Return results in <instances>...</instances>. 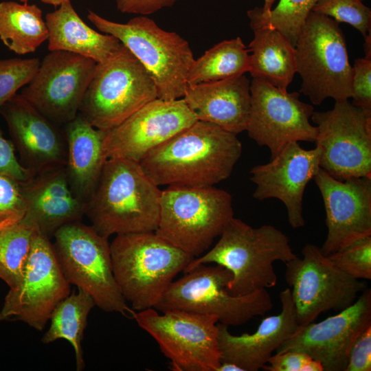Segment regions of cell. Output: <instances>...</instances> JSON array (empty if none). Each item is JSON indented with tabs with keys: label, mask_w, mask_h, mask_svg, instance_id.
<instances>
[{
	"label": "cell",
	"mask_w": 371,
	"mask_h": 371,
	"mask_svg": "<svg viewBox=\"0 0 371 371\" xmlns=\"http://www.w3.org/2000/svg\"><path fill=\"white\" fill-rule=\"evenodd\" d=\"M242 150L236 135L197 120L152 150L139 163L157 186H214L231 175Z\"/></svg>",
	"instance_id": "1"
},
{
	"label": "cell",
	"mask_w": 371,
	"mask_h": 371,
	"mask_svg": "<svg viewBox=\"0 0 371 371\" xmlns=\"http://www.w3.org/2000/svg\"><path fill=\"white\" fill-rule=\"evenodd\" d=\"M161 190L139 162L111 158L86 203L85 215L101 236L155 232Z\"/></svg>",
	"instance_id": "2"
},
{
	"label": "cell",
	"mask_w": 371,
	"mask_h": 371,
	"mask_svg": "<svg viewBox=\"0 0 371 371\" xmlns=\"http://www.w3.org/2000/svg\"><path fill=\"white\" fill-rule=\"evenodd\" d=\"M296 257L288 237L280 229L271 225L253 227L233 217L216 245L193 258L183 271L201 265H221L232 275L227 291L238 296L275 286L278 278L273 263H286Z\"/></svg>",
	"instance_id": "3"
},
{
	"label": "cell",
	"mask_w": 371,
	"mask_h": 371,
	"mask_svg": "<svg viewBox=\"0 0 371 371\" xmlns=\"http://www.w3.org/2000/svg\"><path fill=\"white\" fill-rule=\"evenodd\" d=\"M110 248L116 282L137 311L154 308L194 258L155 232L116 235Z\"/></svg>",
	"instance_id": "4"
},
{
	"label": "cell",
	"mask_w": 371,
	"mask_h": 371,
	"mask_svg": "<svg viewBox=\"0 0 371 371\" xmlns=\"http://www.w3.org/2000/svg\"><path fill=\"white\" fill-rule=\"evenodd\" d=\"M87 18L100 31L117 38L142 63L155 82L157 98L172 101L183 97L195 60L186 40L144 15L120 23L89 10Z\"/></svg>",
	"instance_id": "5"
},
{
	"label": "cell",
	"mask_w": 371,
	"mask_h": 371,
	"mask_svg": "<svg viewBox=\"0 0 371 371\" xmlns=\"http://www.w3.org/2000/svg\"><path fill=\"white\" fill-rule=\"evenodd\" d=\"M233 217L228 192L214 186L170 185L161 190L155 232L196 258L211 247Z\"/></svg>",
	"instance_id": "6"
},
{
	"label": "cell",
	"mask_w": 371,
	"mask_h": 371,
	"mask_svg": "<svg viewBox=\"0 0 371 371\" xmlns=\"http://www.w3.org/2000/svg\"><path fill=\"white\" fill-rule=\"evenodd\" d=\"M156 98L150 74L122 44L96 64L78 113L95 128L108 131Z\"/></svg>",
	"instance_id": "7"
},
{
	"label": "cell",
	"mask_w": 371,
	"mask_h": 371,
	"mask_svg": "<svg viewBox=\"0 0 371 371\" xmlns=\"http://www.w3.org/2000/svg\"><path fill=\"white\" fill-rule=\"evenodd\" d=\"M295 49L296 71L302 78L300 91L313 104L319 105L328 98H351L352 67L338 22L311 12Z\"/></svg>",
	"instance_id": "8"
},
{
	"label": "cell",
	"mask_w": 371,
	"mask_h": 371,
	"mask_svg": "<svg viewBox=\"0 0 371 371\" xmlns=\"http://www.w3.org/2000/svg\"><path fill=\"white\" fill-rule=\"evenodd\" d=\"M53 238L57 260L69 283L89 293L104 311L132 318L134 311L114 277L108 238L80 221L62 226Z\"/></svg>",
	"instance_id": "9"
},
{
	"label": "cell",
	"mask_w": 371,
	"mask_h": 371,
	"mask_svg": "<svg viewBox=\"0 0 371 371\" xmlns=\"http://www.w3.org/2000/svg\"><path fill=\"white\" fill-rule=\"evenodd\" d=\"M232 278L225 267L201 265L173 281L154 307L161 312L179 309L216 315L218 323L240 326L271 310L272 300L267 289L234 296L227 290Z\"/></svg>",
	"instance_id": "10"
},
{
	"label": "cell",
	"mask_w": 371,
	"mask_h": 371,
	"mask_svg": "<svg viewBox=\"0 0 371 371\" xmlns=\"http://www.w3.org/2000/svg\"><path fill=\"white\" fill-rule=\"evenodd\" d=\"M159 313L155 308L132 318L157 343L174 371H216L221 362L216 315L179 309Z\"/></svg>",
	"instance_id": "11"
},
{
	"label": "cell",
	"mask_w": 371,
	"mask_h": 371,
	"mask_svg": "<svg viewBox=\"0 0 371 371\" xmlns=\"http://www.w3.org/2000/svg\"><path fill=\"white\" fill-rule=\"evenodd\" d=\"M285 265L300 325L314 322L323 312L350 306L366 289L365 282L343 272L313 244L306 245L302 257Z\"/></svg>",
	"instance_id": "12"
},
{
	"label": "cell",
	"mask_w": 371,
	"mask_h": 371,
	"mask_svg": "<svg viewBox=\"0 0 371 371\" xmlns=\"http://www.w3.org/2000/svg\"><path fill=\"white\" fill-rule=\"evenodd\" d=\"M311 119L317 128L320 168L339 180L371 177V113L347 100L335 101L327 111H314Z\"/></svg>",
	"instance_id": "13"
},
{
	"label": "cell",
	"mask_w": 371,
	"mask_h": 371,
	"mask_svg": "<svg viewBox=\"0 0 371 371\" xmlns=\"http://www.w3.org/2000/svg\"><path fill=\"white\" fill-rule=\"evenodd\" d=\"M70 294L50 239L34 232L30 253L18 286L10 288L0 320L22 321L41 331L56 306Z\"/></svg>",
	"instance_id": "14"
},
{
	"label": "cell",
	"mask_w": 371,
	"mask_h": 371,
	"mask_svg": "<svg viewBox=\"0 0 371 371\" xmlns=\"http://www.w3.org/2000/svg\"><path fill=\"white\" fill-rule=\"evenodd\" d=\"M97 63L65 51H50L21 95L54 124L65 125L79 113Z\"/></svg>",
	"instance_id": "15"
},
{
	"label": "cell",
	"mask_w": 371,
	"mask_h": 371,
	"mask_svg": "<svg viewBox=\"0 0 371 371\" xmlns=\"http://www.w3.org/2000/svg\"><path fill=\"white\" fill-rule=\"evenodd\" d=\"M246 130L250 138L266 146L271 159L291 142H314L317 128L310 122L314 109L302 102L299 92L289 93L253 80Z\"/></svg>",
	"instance_id": "16"
},
{
	"label": "cell",
	"mask_w": 371,
	"mask_h": 371,
	"mask_svg": "<svg viewBox=\"0 0 371 371\" xmlns=\"http://www.w3.org/2000/svg\"><path fill=\"white\" fill-rule=\"evenodd\" d=\"M371 326V289L355 302L318 322L300 325L276 353L300 352L319 361L324 371H345L350 349L359 335Z\"/></svg>",
	"instance_id": "17"
},
{
	"label": "cell",
	"mask_w": 371,
	"mask_h": 371,
	"mask_svg": "<svg viewBox=\"0 0 371 371\" xmlns=\"http://www.w3.org/2000/svg\"><path fill=\"white\" fill-rule=\"evenodd\" d=\"M197 121L183 98L147 103L117 126L105 131L107 159L139 162L149 152Z\"/></svg>",
	"instance_id": "18"
},
{
	"label": "cell",
	"mask_w": 371,
	"mask_h": 371,
	"mask_svg": "<svg viewBox=\"0 0 371 371\" xmlns=\"http://www.w3.org/2000/svg\"><path fill=\"white\" fill-rule=\"evenodd\" d=\"M313 180L326 212L328 233L320 247L325 256L371 236V177L339 180L319 168Z\"/></svg>",
	"instance_id": "19"
},
{
	"label": "cell",
	"mask_w": 371,
	"mask_h": 371,
	"mask_svg": "<svg viewBox=\"0 0 371 371\" xmlns=\"http://www.w3.org/2000/svg\"><path fill=\"white\" fill-rule=\"evenodd\" d=\"M320 155L317 146L306 150L298 142L288 144L269 162L250 170V180L256 185L253 197L259 201L279 199L286 209L291 227H304V194L320 168Z\"/></svg>",
	"instance_id": "20"
},
{
	"label": "cell",
	"mask_w": 371,
	"mask_h": 371,
	"mask_svg": "<svg viewBox=\"0 0 371 371\" xmlns=\"http://www.w3.org/2000/svg\"><path fill=\"white\" fill-rule=\"evenodd\" d=\"M0 114L24 167L34 174L65 166L67 147L64 131L20 93L0 107Z\"/></svg>",
	"instance_id": "21"
},
{
	"label": "cell",
	"mask_w": 371,
	"mask_h": 371,
	"mask_svg": "<svg viewBox=\"0 0 371 371\" xmlns=\"http://www.w3.org/2000/svg\"><path fill=\"white\" fill-rule=\"evenodd\" d=\"M21 186L25 203L21 221L49 239L85 215L86 203L73 192L65 166L34 173Z\"/></svg>",
	"instance_id": "22"
},
{
	"label": "cell",
	"mask_w": 371,
	"mask_h": 371,
	"mask_svg": "<svg viewBox=\"0 0 371 371\" xmlns=\"http://www.w3.org/2000/svg\"><path fill=\"white\" fill-rule=\"evenodd\" d=\"M281 311L264 318L251 333L234 335L228 326L218 323L221 361L232 362L243 371H258L267 364L273 352L297 329L296 310L291 289L280 292Z\"/></svg>",
	"instance_id": "23"
},
{
	"label": "cell",
	"mask_w": 371,
	"mask_h": 371,
	"mask_svg": "<svg viewBox=\"0 0 371 371\" xmlns=\"http://www.w3.org/2000/svg\"><path fill=\"white\" fill-rule=\"evenodd\" d=\"M182 98L197 120L236 135L246 130L251 94L250 82L245 74L188 85Z\"/></svg>",
	"instance_id": "24"
},
{
	"label": "cell",
	"mask_w": 371,
	"mask_h": 371,
	"mask_svg": "<svg viewBox=\"0 0 371 371\" xmlns=\"http://www.w3.org/2000/svg\"><path fill=\"white\" fill-rule=\"evenodd\" d=\"M64 126L67 180L74 194L87 203L107 160L103 146L105 131L95 128L79 113Z\"/></svg>",
	"instance_id": "25"
},
{
	"label": "cell",
	"mask_w": 371,
	"mask_h": 371,
	"mask_svg": "<svg viewBox=\"0 0 371 371\" xmlns=\"http://www.w3.org/2000/svg\"><path fill=\"white\" fill-rule=\"evenodd\" d=\"M48 28V49L65 51L93 60L109 58L122 46L115 37L101 34L88 26L78 16L71 1L45 15Z\"/></svg>",
	"instance_id": "26"
},
{
	"label": "cell",
	"mask_w": 371,
	"mask_h": 371,
	"mask_svg": "<svg viewBox=\"0 0 371 371\" xmlns=\"http://www.w3.org/2000/svg\"><path fill=\"white\" fill-rule=\"evenodd\" d=\"M254 37L248 46L250 73L253 80L286 91L296 71L295 49L278 30L250 25Z\"/></svg>",
	"instance_id": "27"
},
{
	"label": "cell",
	"mask_w": 371,
	"mask_h": 371,
	"mask_svg": "<svg viewBox=\"0 0 371 371\" xmlns=\"http://www.w3.org/2000/svg\"><path fill=\"white\" fill-rule=\"evenodd\" d=\"M48 38L43 12L35 4L0 3V39L19 55L35 52Z\"/></svg>",
	"instance_id": "28"
},
{
	"label": "cell",
	"mask_w": 371,
	"mask_h": 371,
	"mask_svg": "<svg viewBox=\"0 0 371 371\" xmlns=\"http://www.w3.org/2000/svg\"><path fill=\"white\" fill-rule=\"evenodd\" d=\"M95 305L92 297L81 289L69 294L54 309L49 328L42 338L45 344L60 339L69 341L74 349L78 371L85 368L82 341L88 315Z\"/></svg>",
	"instance_id": "29"
},
{
	"label": "cell",
	"mask_w": 371,
	"mask_h": 371,
	"mask_svg": "<svg viewBox=\"0 0 371 371\" xmlns=\"http://www.w3.org/2000/svg\"><path fill=\"white\" fill-rule=\"evenodd\" d=\"M249 52L240 37L215 45L194 60L188 74V85L221 80L249 72Z\"/></svg>",
	"instance_id": "30"
},
{
	"label": "cell",
	"mask_w": 371,
	"mask_h": 371,
	"mask_svg": "<svg viewBox=\"0 0 371 371\" xmlns=\"http://www.w3.org/2000/svg\"><path fill=\"white\" fill-rule=\"evenodd\" d=\"M34 230L22 221L0 229V278L10 288L22 280Z\"/></svg>",
	"instance_id": "31"
},
{
	"label": "cell",
	"mask_w": 371,
	"mask_h": 371,
	"mask_svg": "<svg viewBox=\"0 0 371 371\" xmlns=\"http://www.w3.org/2000/svg\"><path fill=\"white\" fill-rule=\"evenodd\" d=\"M319 0H280L275 8L262 12L260 8L247 11L250 25L276 29L295 47L309 13Z\"/></svg>",
	"instance_id": "32"
},
{
	"label": "cell",
	"mask_w": 371,
	"mask_h": 371,
	"mask_svg": "<svg viewBox=\"0 0 371 371\" xmlns=\"http://www.w3.org/2000/svg\"><path fill=\"white\" fill-rule=\"evenodd\" d=\"M311 12L333 17L338 23L350 24L364 38L371 35V10L361 0H319Z\"/></svg>",
	"instance_id": "33"
},
{
	"label": "cell",
	"mask_w": 371,
	"mask_h": 371,
	"mask_svg": "<svg viewBox=\"0 0 371 371\" xmlns=\"http://www.w3.org/2000/svg\"><path fill=\"white\" fill-rule=\"evenodd\" d=\"M327 256L349 276L371 280V236L360 238Z\"/></svg>",
	"instance_id": "34"
},
{
	"label": "cell",
	"mask_w": 371,
	"mask_h": 371,
	"mask_svg": "<svg viewBox=\"0 0 371 371\" xmlns=\"http://www.w3.org/2000/svg\"><path fill=\"white\" fill-rule=\"evenodd\" d=\"M40 63L37 58H0V107L32 80Z\"/></svg>",
	"instance_id": "35"
},
{
	"label": "cell",
	"mask_w": 371,
	"mask_h": 371,
	"mask_svg": "<svg viewBox=\"0 0 371 371\" xmlns=\"http://www.w3.org/2000/svg\"><path fill=\"white\" fill-rule=\"evenodd\" d=\"M25 212L21 181L0 174V225L5 227L19 222Z\"/></svg>",
	"instance_id": "36"
},
{
	"label": "cell",
	"mask_w": 371,
	"mask_h": 371,
	"mask_svg": "<svg viewBox=\"0 0 371 371\" xmlns=\"http://www.w3.org/2000/svg\"><path fill=\"white\" fill-rule=\"evenodd\" d=\"M352 104L371 113V58L355 60L352 67Z\"/></svg>",
	"instance_id": "37"
},
{
	"label": "cell",
	"mask_w": 371,
	"mask_h": 371,
	"mask_svg": "<svg viewBox=\"0 0 371 371\" xmlns=\"http://www.w3.org/2000/svg\"><path fill=\"white\" fill-rule=\"evenodd\" d=\"M0 174L8 175L19 181L28 179L34 173L24 167L15 155V148L0 129Z\"/></svg>",
	"instance_id": "38"
},
{
	"label": "cell",
	"mask_w": 371,
	"mask_h": 371,
	"mask_svg": "<svg viewBox=\"0 0 371 371\" xmlns=\"http://www.w3.org/2000/svg\"><path fill=\"white\" fill-rule=\"evenodd\" d=\"M371 370V326L355 341L348 356L345 371Z\"/></svg>",
	"instance_id": "39"
},
{
	"label": "cell",
	"mask_w": 371,
	"mask_h": 371,
	"mask_svg": "<svg viewBox=\"0 0 371 371\" xmlns=\"http://www.w3.org/2000/svg\"><path fill=\"white\" fill-rule=\"evenodd\" d=\"M310 359L308 355L300 352L276 353L262 368L267 371H302V367Z\"/></svg>",
	"instance_id": "40"
},
{
	"label": "cell",
	"mask_w": 371,
	"mask_h": 371,
	"mask_svg": "<svg viewBox=\"0 0 371 371\" xmlns=\"http://www.w3.org/2000/svg\"><path fill=\"white\" fill-rule=\"evenodd\" d=\"M119 11L126 14L147 16L168 7L179 0H115Z\"/></svg>",
	"instance_id": "41"
},
{
	"label": "cell",
	"mask_w": 371,
	"mask_h": 371,
	"mask_svg": "<svg viewBox=\"0 0 371 371\" xmlns=\"http://www.w3.org/2000/svg\"><path fill=\"white\" fill-rule=\"evenodd\" d=\"M302 371H324L322 364L313 359H310L302 368Z\"/></svg>",
	"instance_id": "42"
},
{
	"label": "cell",
	"mask_w": 371,
	"mask_h": 371,
	"mask_svg": "<svg viewBox=\"0 0 371 371\" xmlns=\"http://www.w3.org/2000/svg\"><path fill=\"white\" fill-rule=\"evenodd\" d=\"M216 371H243V370L232 362L221 361Z\"/></svg>",
	"instance_id": "43"
},
{
	"label": "cell",
	"mask_w": 371,
	"mask_h": 371,
	"mask_svg": "<svg viewBox=\"0 0 371 371\" xmlns=\"http://www.w3.org/2000/svg\"><path fill=\"white\" fill-rule=\"evenodd\" d=\"M19 1H20L22 3H27V1L30 0H19ZM39 1H42L44 3L52 5L54 7H58L63 3L67 1H70V0H39Z\"/></svg>",
	"instance_id": "44"
},
{
	"label": "cell",
	"mask_w": 371,
	"mask_h": 371,
	"mask_svg": "<svg viewBox=\"0 0 371 371\" xmlns=\"http://www.w3.org/2000/svg\"><path fill=\"white\" fill-rule=\"evenodd\" d=\"M275 0H264V5L262 8H260L262 12H267L271 10L272 5Z\"/></svg>",
	"instance_id": "45"
},
{
	"label": "cell",
	"mask_w": 371,
	"mask_h": 371,
	"mask_svg": "<svg viewBox=\"0 0 371 371\" xmlns=\"http://www.w3.org/2000/svg\"><path fill=\"white\" fill-rule=\"evenodd\" d=\"M2 227H3V226H1V225H0V229H1Z\"/></svg>",
	"instance_id": "46"
}]
</instances>
